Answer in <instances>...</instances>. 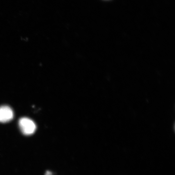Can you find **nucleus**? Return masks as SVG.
<instances>
[{
    "label": "nucleus",
    "mask_w": 175,
    "mask_h": 175,
    "mask_svg": "<svg viewBox=\"0 0 175 175\" xmlns=\"http://www.w3.org/2000/svg\"><path fill=\"white\" fill-rule=\"evenodd\" d=\"M19 124L22 133L25 135H32L36 130V126L35 123L29 118H21L19 121Z\"/></svg>",
    "instance_id": "f257e3e1"
},
{
    "label": "nucleus",
    "mask_w": 175,
    "mask_h": 175,
    "mask_svg": "<svg viewBox=\"0 0 175 175\" xmlns=\"http://www.w3.org/2000/svg\"><path fill=\"white\" fill-rule=\"evenodd\" d=\"M14 116L12 109L8 106L0 107V122L6 123L11 120Z\"/></svg>",
    "instance_id": "f03ea898"
},
{
    "label": "nucleus",
    "mask_w": 175,
    "mask_h": 175,
    "mask_svg": "<svg viewBox=\"0 0 175 175\" xmlns=\"http://www.w3.org/2000/svg\"><path fill=\"white\" fill-rule=\"evenodd\" d=\"M45 175H52V173L50 171H47L45 173Z\"/></svg>",
    "instance_id": "7ed1b4c3"
}]
</instances>
